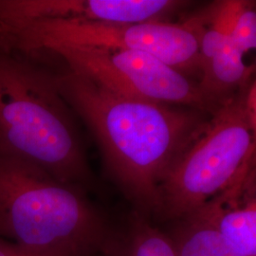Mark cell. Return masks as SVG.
Instances as JSON below:
<instances>
[{"mask_svg": "<svg viewBox=\"0 0 256 256\" xmlns=\"http://www.w3.org/2000/svg\"><path fill=\"white\" fill-rule=\"evenodd\" d=\"M104 225L84 189L36 165L0 156V238L34 252L86 256Z\"/></svg>", "mask_w": 256, "mask_h": 256, "instance_id": "obj_3", "label": "cell"}, {"mask_svg": "<svg viewBox=\"0 0 256 256\" xmlns=\"http://www.w3.org/2000/svg\"><path fill=\"white\" fill-rule=\"evenodd\" d=\"M245 110L248 120L252 129H256V81L252 79L248 84L245 93Z\"/></svg>", "mask_w": 256, "mask_h": 256, "instance_id": "obj_14", "label": "cell"}, {"mask_svg": "<svg viewBox=\"0 0 256 256\" xmlns=\"http://www.w3.org/2000/svg\"><path fill=\"white\" fill-rule=\"evenodd\" d=\"M244 55L229 37L202 70L200 90L216 110L252 79L254 68L245 64Z\"/></svg>", "mask_w": 256, "mask_h": 256, "instance_id": "obj_9", "label": "cell"}, {"mask_svg": "<svg viewBox=\"0 0 256 256\" xmlns=\"http://www.w3.org/2000/svg\"><path fill=\"white\" fill-rule=\"evenodd\" d=\"M254 3L248 1L230 36L232 43L244 54L256 46V12L252 8Z\"/></svg>", "mask_w": 256, "mask_h": 256, "instance_id": "obj_12", "label": "cell"}, {"mask_svg": "<svg viewBox=\"0 0 256 256\" xmlns=\"http://www.w3.org/2000/svg\"><path fill=\"white\" fill-rule=\"evenodd\" d=\"M187 3L176 0H0V27L39 19L122 24L156 22Z\"/></svg>", "mask_w": 256, "mask_h": 256, "instance_id": "obj_7", "label": "cell"}, {"mask_svg": "<svg viewBox=\"0 0 256 256\" xmlns=\"http://www.w3.org/2000/svg\"><path fill=\"white\" fill-rule=\"evenodd\" d=\"M56 88L90 130L110 174L138 206L156 212L158 187L210 115L184 106L129 99L70 68L54 74Z\"/></svg>", "mask_w": 256, "mask_h": 256, "instance_id": "obj_1", "label": "cell"}, {"mask_svg": "<svg viewBox=\"0 0 256 256\" xmlns=\"http://www.w3.org/2000/svg\"><path fill=\"white\" fill-rule=\"evenodd\" d=\"M0 156L36 165L82 189L92 182L81 135L54 74L1 46Z\"/></svg>", "mask_w": 256, "mask_h": 256, "instance_id": "obj_2", "label": "cell"}, {"mask_svg": "<svg viewBox=\"0 0 256 256\" xmlns=\"http://www.w3.org/2000/svg\"><path fill=\"white\" fill-rule=\"evenodd\" d=\"M172 238L178 256H242L234 250L216 230L192 216L180 220Z\"/></svg>", "mask_w": 256, "mask_h": 256, "instance_id": "obj_10", "label": "cell"}, {"mask_svg": "<svg viewBox=\"0 0 256 256\" xmlns=\"http://www.w3.org/2000/svg\"><path fill=\"white\" fill-rule=\"evenodd\" d=\"M122 256H178L172 238L144 220L137 218L131 227Z\"/></svg>", "mask_w": 256, "mask_h": 256, "instance_id": "obj_11", "label": "cell"}, {"mask_svg": "<svg viewBox=\"0 0 256 256\" xmlns=\"http://www.w3.org/2000/svg\"><path fill=\"white\" fill-rule=\"evenodd\" d=\"M44 52L62 58L70 70L126 98L210 115L218 110L202 95L198 82L146 52L88 46H54Z\"/></svg>", "mask_w": 256, "mask_h": 256, "instance_id": "obj_6", "label": "cell"}, {"mask_svg": "<svg viewBox=\"0 0 256 256\" xmlns=\"http://www.w3.org/2000/svg\"><path fill=\"white\" fill-rule=\"evenodd\" d=\"M256 182L254 155L222 192L189 216L216 230L242 256H256Z\"/></svg>", "mask_w": 256, "mask_h": 256, "instance_id": "obj_8", "label": "cell"}, {"mask_svg": "<svg viewBox=\"0 0 256 256\" xmlns=\"http://www.w3.org/2000/svg\"><path fill=\"white\" fill-rule=\"evenodd\" d=\"M202 18L182 23L156 21L122 24L39 19L0 27V46L21 54L54 46H88L138 50L153 55L183 74L200 72Z\"/></svg>", "mask_w": 256, "mask_h": 256, "instance_id": "obj_5", "label": "cell"}, {"mask_svg": "<svg viewBox=\"0 0 256 256\" xmlns=\"http://www.w3.org/2000/svg\"><path fill=\"white\" fill-rule=\"evenodd\" d=\"M0 256H75L66 252H34L0 238Z\"/></svg>", "mask_w": 256, "mask_h": 256, "instance_id": "obj_13", "label": "cell"}, {"mask_svg": "<svg viewBox=\"0 0 256 256\" xmlns=\"http://www.w3.org/2000/svg\"><path fill=\"white\" fill-rule=\"evenodd\" d=\"M250 81L212 115L168 169L158 187L156 210L164 218L182 220L192 214L222 192L256 155V130L245 110Z\"/></svg>", "mask_w": 256, "mask_h": 256, "instance_id": "obj_4", "label": "cell"}]
</instances>
